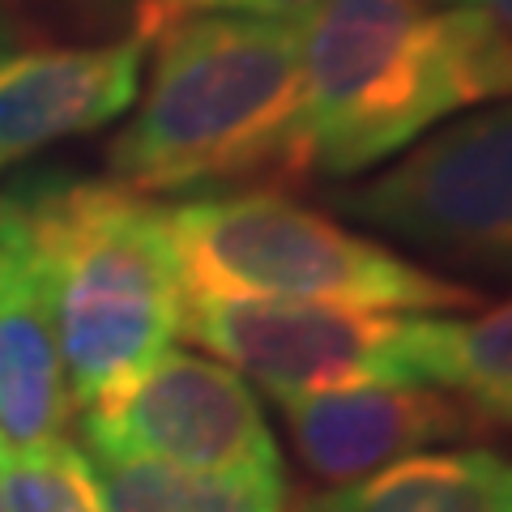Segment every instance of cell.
Wrapping results in <instances>:
<instances>
[{"mask_svg": "<svg viewBox=\"0 0 512 512\" xmlns=\"http://www.w3.org/2000/svg\"><path fill=\"white\" fill-rule=\"evenodd\" d=\"M299 461L333 487H350L384 466L431 453L440 444L491 436L478 414L448 389H338L274 397Z\"/></svg>", "mask_w": 512, "mask_h": 512, "instance_id": "ba28073f", "label": "cell"}, {"mask_svg": "<svg viewBox=\"0 0 512 512\" xmlns=\"http://www.w3.org/2000/svg\"><path fill=\"white\" fill-rule=\"evenodd\" d=\"M9 201L47 286L73 410H90L180 338L184 282L163 205L77 175H35Z\"/></svg>", "mask_w": 512, "mask_h": 512, "instance_id": "3957f363", "label": "cell"}, {"mask_svg": "<svg viewBox=\"0 0 512 512\" xmlns=\"http://www.w3.org/2000/svg\"><path fill=\"white\" fill-rule=\"evenodd\" d=\"M180 333L269 397L372 384L448 389L453 363V316L184 295Z\"/></svg>", "mask_w": 512, "mask_h": 512, "instance_id": "5b68a950", "label": "cell"}, {"mask_svg": "<svg viewBox=\"0 0 512 512\" xmlns=\"http://www.w3.org/2000/svg\"><path fill=\"white\" fill-rule=\"evenodd\" d=\"M299 73L303 167L355 180L461 111L512 99V35L431 0H316Z\"/></svg>", "mask_w": 512, "mask_h": 512, "instance_id": "6da1fadb", "label": "cell"}, {"mask_svg": "<svg viewBox=\"0 0 512 512\" xmlns=\"http://www.w3.org/2000/svg\"><path fill=\"white\" fill-rule=\"evenodd\" d=\"M5 512H107L99 474L86 448L69 436L0 453Z\"/></svg>", "mask_w": 512, "mask_h": 512, "instance_id": "5bb4252c", "label": "cell"}, {"mask_svg": "<svg viewBox=\"0 0 512 512\" xmlns=\"http://www.w3.org/2000/svg\"><path fill=\"white\" fill-rule=\"evenodd\" d=\"M73 419L56 320L18 205L0 192V440L30 448L60 440Z\"/></svg>", "mask_w": 512, "mask_h": 512, "instance_id": "30bf717a", "label": "cell"}, {"mask_svg": "<svg viewBox=\"0 0 512 512\" xmlns=\"http://www.w3.org/2000/svg\"><path fill=\"white\" fill-rule=\"evenodd\" d=\"M184 295L329 303L363 312H478L483 286L444 278L282 188H218L163 205Z\"/></svg>", "mask_w": 512, "mask_h": 512, "instance_id": "277c9868", "label": "cell"}, {"mask_svg": "<svg viewBox=\"0 0 512 512\" xmlns=\"http://www.w3.org/2000/svg\"><path fill=\"white\" fill-rule=\"evenodd\" d=\"M9 5H13V0H9Z\"/></svg>", "mask_w": 512, "mask_h": 512, "instance_id": "44dd1931", "label": "cell"}, {"mask_svg": "<svg viewBox=\"0 0 512 512\" xmlns=\"http://www.w3.org/2000/svg\"><path fill=\"white\" fill-rule=\"evenodd\" d=\"M338 512H512V457L487 444L431 448L333 491Z\"/></svg>", "mask_w": 512, "mask_h": 512, "instance_id": "8fae6325", "label": "cell"}, {"mask_svg": "<svg viewBox=\"0 0 512 512\" xmlns=\"http://www.w3.org/2000/svg\"><path fill=\"white\" fill-rule=\"evenodd\" d=\"M18 39H22V18H18V9H13L9 0H0V60L13 56Z\"/></svg>", "mask_w": 512, "mask_h": 512, "instance_id": "ac0fdd59", "label": "cell"}, {"mask_svg": "<svg viewBox=\"0 0 512 512\" xmlns=\"http://www.w3.org/2000/svg\"><path fill=\"white\" fill-rule=\"evenodd\" d=\"M214 9H227V0H137V35L154 39L167 22L188 18V13H214Z\"/></svg>", "mask_w": 512, "mask_h": 512, "instance_id": "9a60e30c", "label": "cell"}, {"mask_svg": "<svg viewBox=\"0 0 512 512\" xmlns=\"http://www.w3.org/2000/svg\"><path fill=\"white\" fill-rule=\"evenodd\" d=\"M0 453H5V440H0ZM0 512H5V487H0Z\"/></svg>", "mask_w": 512, "mask_h": 512, "instance_id": "ffe728a7", "label": "cell"}, {"mask_svg": "<svg viewBox=\"0 0 512 512\" xmlns=\"http://www.w3.org/2000/svg\"><path fill=\"white\" fill-rule=\"evenodd\" d=\"M316 0H227L235 13H261V18H303Z\"/></svg>", "mask_w": 512, "mask_h": 512, "instance_id": "2e32d148", "label": "cell"}, {"mask_svg": "<svg viewBox=\"0 0 512 512\" xmlns=\"http://www.w3.org/2000/svg\"><path fill=\"white\" fill-rule=\"evenodd\" d=\"M107 512H286V474H192L158 461L90 457Z\"/></svg>", "mask_w": 512, "mask_h": 512, "instance_id": "7c38bea8", "label": "cell"}, {"mask_svg": "<svg viewBox=\"0 0 512 512\" xmlns=\"http://www.w3.org/2000/svg\"><path fill=\"white\" fill-rule=\"evenodd\" d=\"M90 457H128L192 474H286L265 410L235 367L163 350L103 402L82 410Z\"/></svg>", "mask_w": 512, "mask_h": 512, "instance_id": "52a82bcc", "label": "cell"}, {"mask_svg": "<svg viewBox=\"0 0 512 512\" xmlns=\"http://www.w3.org/2000/svg\"><path fill=\"white\" fill-rule=\"evenodd\" d=\"M154 43L146 94L107 146L111 180L141 197L308 180L299 18L188 13Z\"/></svg>", "mask_w": 512, "mask_h": 512, "instance_id": "7a4b0ae2", "label": "cell"}, {"mask_svg": "<svg viewBox=\"0 0 512 512\" xmlns=\"http://www.w3.org/2000/svg\"><path fill=\"white\" fill-rule=\"evenodd\" d=\"M448 393H457L487 431H512V295L470 320L453 316Z\"/></svg>", "mask_w": 512, "mask_h": 512, "instance_id": "4fadbf2b", "label": "cell"}, {"mask_svg": "<svg viewBox=\"0 0 512 512\" xmlns=\"http://www.w3.org/2000/svg\"><path fill=\"white\" fill-rule=\"evenodd\" d=\"M338 210L444 278L512 282V99L431 128Z\"/></svg>", "mask_w": 512, "mask_h": 512, "instance_id": "8992f818", "label": "cell"}, {"mask_svg": "<svg viewBox=\"0 0 512 512\" xmlns=\"http://www.w3.org/2000/svg\"><path fill=\"white\" fill-rule=\"evenodd\" d=\"M431 5H444V9H478L487 13L495 26H504L512 35V0H431Z\"/></svg>", "mask_w": 512, "mask_h": 512, "instance_id": "e0dca14e", "label": "cell"}, {"mask_svg": "<svg viewBox=\"0 0 512 512\" xmlns=\"http://www.w3.org/2000/svg\"><path fill=\"white\" fill-rule=\"evenodd\" d=\"M286 512H338L333 495H320V491H295L286 495Z\"/></svg>", "mask_w": 512, "mask_h": 512, "instance_id": "d6986e66", "label": "cell"}, {"mask_svg": "<svg viewBox=\"0 0 512 512\" xmlns=\"http://www.w3.org/2000/svg\"><path fill=\"white\" fill-rule=\"evenodd\" d=\"M146 43H52L0 60V175L120 120L137 103Z\"/></svg>", "mask_w": 512, "mask_h": 512, "instance_id": "9c48e42d", "label": "cell"}]
</instances>
